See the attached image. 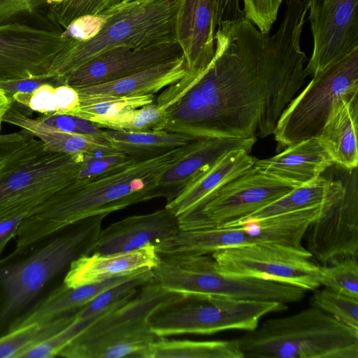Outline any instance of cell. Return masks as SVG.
<instances>
[{
  "label": "cell",
  "instance_id": "816d5d0a",
  "mask_svg": "<svg viewBox=\"0 0 358 358\" xmlns=\"http://www.w3.org/2000/svg\"><path fill=\"white\" fill-rule=\"evenodd\" d=\"M12 99L0 89V106H8L12 103Z\"/></svg>",
  "mask_w": 358,
  "mask_h": 358
},
{
  "label": "cell",
  "instance_id": "f5cc1de1",
  "mask_svg": "<svg viewBox=\"0 0 358 358\" xmlns=\"http://www.w3.org/2000/svg\"><path fill=\"white\" fill-rule=\"evenodd\" d=\"M142 1H143V0H124L119 6H117V7L113 8L112 10H113L115 8H117L118 7H122V6H124L129 5V4L138 3V2H141ZM112 10H110V11H111ZM110 11H108V12H110ZM108 12H107V13H108Z\"/></svg>",
  "mask_w": 358,
  "mask_h": 358
},
{
  "label": "cell",
  "instance_id": "4fadbf2b",
  "mask_svg": "<svg viewBox=\"0 0 358 358\" xmlns=\"http://www.w3.org/2000/svg\"><path fill=\"white\" fill-rule=\"evenodd\" d=\"M345 190L341 199L309 226L307 250L324 265L358 255V182L357 168L345 169Z\"/></svg>",
  "mask_w": 358,
  "mask_h": 358
},
{
  "label": "cell",
  "instance_id": "7c38bea8",
  "mask_svg": "<svg viewBox=\"0 0 358 358\" xmlns=\"http://www.w3.org/2000/svg\"><path fill=\"white\" fill-rule=\"evenodd\" d=\"M294 184L271 177L253 166L219 188L182 230L213 227L235 222L288 194Z\"/></svg>",
  "mask_w": 358,
  "mask_h": 358
},
{
  "label": "cell",
  "instance_id": "52a82bcc",
  "mask_svg": "<svg viewBox=\"0 0 358 358\" xmlns=\"http://www.w3.org/2000/svg\"><path fill=\"white\" fill-rule=\"evenodd\" d=\"M83 155L45 151L32 136L0 171V220L36 208L76 180Z\"/></svg>",
  "mask_w": 358,
  "mask_h": 358
},
{
  "label": "cell",
  "instance_id": "f6af8a7d",
  "mask_svg": "<svg viewBox=\"0 0 358 358\" xmlns=\"http://www.w3.org/2000/svg\"><path fill=\"white\" fill-rule=\"evenodd\" d=\"M55 113L72 115L80 104V98L76 90L63 84L55 88Z\"/></svg>",
  "mask_w": 358,
  "mask_h": 358
},
{
  "label": "cell",
  "instance_id": "9a60e30c",
  "mask_svg": "<svg viewBox=\"0 0 358 358\" xmlns=\"http://www.w3.org/2000/svg\"><path fill=\"white\" fill-rule=\"evenodd\" d=\"M313 39L306 71L313 76L358 48V0H310Z\"/></svg>",
  "mask_w": 358,
  "mask_h": 358
},
{
  "label": "cell",
  "instance_id": "60d3db41",
  "mask_svg": "<svg viewBox=\"0 0 358 358\" xmlns=\"http://www.w3.org/2000/svg\"><path fill=\"white\" fill-rule=\"evenodd\" d=\"M36 119L48 127L62 132L105 141L103 129L99 128L94 122L77 115L51 113L42 115Z\"/></svg>",
  "mask_w": 358,
  "mask_h": 358
},
{
  "label": "cell",
  "instance_id": "8fae6325",
  "mask_svg": "<svg viewBox=\"0 0 358 358\" xmlns=\"http://www.w3.org/2000/svg\"><path fill=\"white\" fill-rule=\"evenodd\" d=\"M218 268L235 276L261 278L314 291L320 267L306 248L266 243L220 249L211 254Z\"/></svg>",
  "mask_w": 358,
  "mask_h": 358
},
{
  "label": "cell",
  "instance_id": "f35d334b",
  "mask_svg": "<svg viewBox=\"0 0 358 358\" xmlns=\"http://www.w3.org/2000/svg\"><path fill=\"white\" fill-rule=\"evenodd\" d=\"M103 314L85 320L76 319L64 329L26 351L20 358H51L59 356L68 344Z\"/></svg>",
  "mask_w": 358,
  "mask_h": 358
},
{
  "label": "cell",
  "instance_id": "7bdbcfd3",
  "mask_svg": "<svg viewBox=\"0 0 358 358\" xmlns=\"http://www.w3.org/2000/svg\"><path fill=\"white\" fill-rule=\"evenodd\" d=\"M46 83L55 87L62 85L57 78L45 75L32 78L1 81L0 89L11 99V96L15 93H32Z\"/></svg>",
  "mask_w": 358,
  "mask_h": 358
},
{
  "label": "cell",
  "instance_id": "d6a6232c",
  "mask_svg": "<svg viewBox=\"0 0 358 358\" xmlns=\"http://www.w3.org/2000/svg\"><path fill=\"white\" fill-rule=\"evenodd\" d=\"M166 117V108L155 101L111 117L96 118L91 122L104 129L145 132L164 130Z\"/></svg>",
  "mask_w": 358,
  "mask_h": 358
},
{
  "label": "cell",
  "instance_id": "4316f807",
  "mask_svg": "<svg viewBox=\"0 0 358 358\" xmlns=\"http://www.w3.org/2000/svg\"><path fill=\"white\" fill-rule=\"evenodd\" d=\"M344 190L341 179L333 180L320 176L313 181L296 187L286 195L246 217L222 225L240 224L305 208L327 209L341 199Z\"/></svg>",
  "mask_w": 358,
  "mask_h": 358
},
{
  "label": "cell",
  "instance_id": "ab89813d",
  "mask_svg": "<svg viewBox=\"0 0 358 358\" xmlns=\"http://www.w3.org/2000/svg\"><path fill=\"white\" fill-rule=\"evenodd\" d=\"M140 159L118 151L99 155H84L83 166L76 179H92L111 174Z\"/></svg>",
  "mask_w": 358,
  "mask_h": 358
},
{
  "label": "cell",
  "instance_id": "ba28073f",
  "mask_svg": "<svg viewBox=\"0 0 358 358\" xmlns=\"http://www.w3.org/2000/svg\"><path fill=\"white\" fill-rule=\"evenodd\" d=\"M323 210L315 207L236 225L180 229L157 250V253L211 255L220 249L266 243L303 249L306 248L302 245V239L310 224Z\"/></svg>",
  "mask_w": 358,
  "mask_h": 358
},
{
  "label": "cell",
  "instance_id": "d6986e66",
  "mask_svg": "<svg viewBox=\"0 0 358 358\" xmlns=\"http://www.w3.org/2000/svg\"><path fill=\"white\" fill-rule=\"evenodd\" d=\"M255 159L243 150L229 152L194 174L165 207L176 215L180 226L193 218L219 188L251 168Z\"/></svg>",
  "mask_w": 358,
  "mask_h": 358
},
{
  "label": "cell",
  "instance_id": "484cf974",
  "mask_svg": "<svg viewBox=\"0 0 358 358\" xmlns=\"http://www.w3.org/2000/svg\"><path fill=\"white\" fill-rule=\"evenodd\" d=\"M3 122L15 125L39 139L48 152L69 155H99L117 151L105 141L52 129L36 118H31L13 102L6 110Z\"/></svg>",
  "mask_w": 358,
  "mask_h": 358
},
{
  "label": "cell",
  "instance_id": "44dd1931",
  "mask_svg": "<svg viewBox=\"0 0 358 358\" xmlns=\"http://www.w3.org/2000/svg\"><path fill=\"white\" fill-rule=\"evenodd\" d=\"M257 139L228 137L198 138L188 145L185 152L161 176L158 189L161 198L171 200L199 170L225 154L236 150L251 152Z\"/></svg>",
  "mask_w": 358,
  "mask_h": 358
},
{
  "label": "cell",
  "instance_id": "74e56055",
  "mask_svg": "<svg viewBox=\"0 0 358 358\" xmlns=\"http://www.w3.org/2000/svg\"><path fill=\"white\" fill-rule=\"evenodd\" d=\"M310 304L358 330V299L324 287L315 289L310 298Z\"/></svg>",
  "mask_w": 358,
  "mask_h": 358
},
{
  "label": "cell",
  "instance_id": "ee69618b",
  "mask_svg": "<svg viewBox=\"0 0 358 358\" xmlns=\"http://www.w3.org/2000/svg\"><path fill=\"white\" fill-rule=\"evenodd\" d=\"M55 88L49 83L40 86L31 94L27 108L42 115L55 113Z\"/></svg>",
  "mask_w": 358,
  "mask_h": 358
},
{
  "label": "cell",
  "instance_id": "cb8c5ba5",
  "mask_svg": "<svg viewBox=\"0 0 358 358\" xmlns=\"http://www.w3.org/2000/svg\"><path fill=\"white\" fill-rule=\"evenodd\" d=\"M357 120L358 96L342 99L334 104L315 136L334 164L347 170L356 169L358 164Z\"/></svg>",
  "mask_w": 358,
  "mask_h": 358
},
{
  "label": "cell",
  "instance_id": "2e32d148",
  "mask_svg": "<svg viewBox=\"0 0 358 358\" xmlns=\"http://www.w3.org/2000/svg\"><path fill=\"white\" fill-rule=\"evenodd\" d=\"M183 55L177 42L134 49L119 46L108 50L62 79L73 88L99 85L120 79Z\"/></svg>",
  "mask_w": 358,
  "mask_h": 358
},
{
  "label": "cell",
  "instance_id": "277c9868",
  "mask_svg": "<svg viewBox=\"0 0 358 358\" xmlns=\"http://www.w3.org/2000/svg\"><path fill=\"white\" fill-rule=\"evenodd\" d=\"M237 341L243 358H358V330L312 306Z\"/></svg>",
  "mask_w": 358,
  "mask_h": 358
},
{
  "label": "cell",
  "instance_id": "8d00e7d4",
  "mask_svg": "<svg viewBox=\"0 0 358 358\" xmlns=\"http://www.w3.org/2000/svg\"><path fill=\"white\" fill-rule=\"evenodd\" d=\"M124 0H64L50 4L47 17L53 24L64 29L72 20L87 14L106 13Z\"/></svg>",
  "mask_w": 358,
  "mask_h": 358
},
{
  "label": "cell",
  "instance_id": "30bf717a",
  "mask_svg": "<svg viewBox=\"0 0 358 358\" xmlns=\"http://www.w3.org/2000/svg\"><path fill=\"white\" fill-rule=\"evenodd\" d=\"M357 94L358 48L313 75L290 102L273 134L278 148L316 136L334 104Z\"/></svg>",
  "mask_w": 358,
  "mask_h": 358
},
{
  "label": "cell",
  "instance_id": "f546056e",
  "mask_svg": "<svg viewBox=\"0 0 358 358\" xmlns=\"http://www.w3.org/2000/svg\"><path fill=\"white\" fill-rule=\"evenodd\" d=\"M103 138L116 150L141 159L162 155L198 138L166 130L127 132L104 129Z\"/></svg>",
  "mask_w": 358,
  "mask_h": 358
},
{
  "label": "cell",
  "instance_id": "83f0119b",
  "mask_svg": "<svg viewBox=\"0 0 358 358\" xmlns=\"http://www.w3.org/2000/svg\"><path fill=\"white\" fill-rule=\"evenodd\" d=\"M159 337L150 326L88 341L73 340L59 354L66 358H146Z\"/></svg>",
  "mask_w": 358,
  "mask_h": 358
},
{
  "label": "cell",
  "instance_id": "e575fe53",
  "mask_svg": "<svg viewBox=\"0 0 358 358\" xmlns=\"http://www.w3.org/2000/svg\"><path fill=\"white\" fill-rule=\"evenodd\" d=\"M155 99V94L83 99H80V104L72 115L90 121L111 117L124 111L154 103Z\"/></svg>",
  "mask_w": 358,
  "mask_h": 358
},
{
  "label": "cell",
  "instance_id": "8992f818",
  "mask_svg": "<svg viewBox=\"0 0 358 358\" xmlns=\"http://www.w3.org/2000/svg\"><path fill=\"white\" fill-rule=\"evenodd\" d=\"M153 280L164 289L185 297H229L278 301H301L306 290L289 284L222 272L211 255L158 254Z\"/></svg>",
  "mask_w": 358,
  "mask_h": 358
},
{
  "label": "cell",
  "instance_id": "5bb4252c",
  "mask_svg": "<svg viewBox=\"0 0 358 358\" xmlns=\"http://www.w3.org/2000/svg\"><path fill=\"white\" fill-rule=\"evenodd\" d=\"M63 29H46L15 22L0 25V79L16 80L48 74L70 39Z\"/></svg>",
  "mask_w": 358,
  "mask_h": 358
},
{
  "label": "cell",
  "instance_id": "7dc6e473",
  "mask_svg": "<svg viewBox=\"0 0 358 358\" xmlns=\"http://www.w3.org/2000/svg\"><path fill=\"white\" fill-rule=\"evenodd\" d=\"M217 27L222 23L245 17L240 0H215Z\"/></svg>",
  "mask_w": 358,
  "mask_h": 358
},
{
  "label": "cell",
  "instance_id": "ac0fdd59",
  "mask_svg": "<svg viewBox=\"0 0 358 358\" xmlns=\"http://www.w3.org/2000/svg\"><path fill=\"white\" fill-rule=\"evenodd\" d=\"M174 28L187 72L202 73L215 51V0H178Z\"/></svg>",
  "mask_w": 358,
  "mask_h": 358
},
{
  "label": "cell",
  "instance_id": "11a10c76",
  "mask_svg": "<svg viewBox=\"0 0 358 358\" xmlns=\"http://www.w3.org/2000/svg\"><path fill=\"white\" fill-rule=\"evenodd\" d=\"M48 1L50 3V4H53V3H59L62 1H64V0H48Z\"/></svg>",
  "mask_w": 358,
  "mask_h": 358
},
{
  "label": "cell",
  "instance_id": "d4e9b609",
  "mask_svg": "<svg viewBox=\"0 0 358 358\" xmlns=\"http://www.w3.org/2000/svg\"><path fill=\"white\" fill-rule=\"evenodd\" d=\"M187 73L184 56L111 82L75 88L80 99L155 94Z\"/></svg>",
  "mask_w": 358,
  "mask_h": 358
},
{
  "label": "cell",
  "instance_id": "b9f144b4",
  "mask_svg": "<svg viewBox=\"0 0 358 358\" xmlns=\"http://www.w3.org/2000/svg\"><path fill=\"white\" fill-rule=\"evenodd\" d=\"M110 15V13H99L76 17L62 30V36L78 42H87L101 31Z\"/></svg>",
  "mask_w": 358,
  "mask_h": 358
},
{
  "label": "cell",
  "instance_id": "9c48e42d",
  "mask_svg": "<svg viewBox=\"0 0 358 358\" xmlns=\"http://www.w3.org/2000/svg\"><path fill=\"white\" fill-rule=\"evenodd\" d=\"M287 308V304L278 301L185 297L157 310L149 324L158 337L213 334L231 329L250 331L259 325L263 316Z\"/></svg>",
  "mask_w": 358,
  "mask_h": 358
},
{
  "label": "cell",
  "instance_id": "5b68a950",
  "mask_svg": "<svg viewBox=\"0 0 358 358\" xmlns=\"http://www.w3.org/2000/svg\"><path fill=\"white\" fill-rule=\"evenodd\" d=\"M178 0H143L118 7L101 31L87 42L69 40L55 57L48 76L62 79L92 58L111 48H145L176 42L175 15Z\"/></svg>",
  "mask_w": 358,
  "mask_h": 358
},
{
  "label": "cell",
  "instance_id": "4dcf8cb0",
  "mask_svg": "<svg viewBox=\"0 0 358 358\" xmlns=\"http://www.w3.org/2000/svg\"><path fill=\"white\" fill-rule=\"evenodd\" d=\"M146 358H243L237 339L198 341L159 337L151 343Z\"/></svg>",
  "mask_w": 358,
  "mask_h": 358
},
{
  "label": "cell",
  "instance_id": "db71d44e",
  "mask_svg": "<svg viewBox=\"0 0 358 358\" xmlns=\"http://www.w3.org/2000/svg\"><path fill=\"white\" fill-rule=\"evenodd\" d=\"M9 106H0V131H1V124L3 122V115H4L6 110L8 109V108ZM0 134H1V133H0Z\"/></svg>",
  "mask_w": 358,
  "mask_h": 358
},
{
  "label": "cell",
  "instance_id": "bcb514c9",
  "mask_svg": "<svg viewBox=\"0 0 358 358\" xmlns=\"http://www.w3.org/2000/svg\"><path fill=\"white\" fill-rule=\"evenodd\" d=\"M30 15L31 10L26 0H0V25L20 22Z\"/></svg>",
  "mask_w": 358,
  "mask_h": 358
},
{
  "label": "cell",
  "instance_id": "ffe728a7",
  "mask_svg": "<svg viewBox=\"0 0 358 358\" xmlns=\"http://www.w3.org/2000/svg\"><path fill=\"white\" fill-rule=\"evenodd\" d=\"M185 297L164 289L152 279L135 296L103 314L73 340H92L150 326L149 320L157 310Z\"/></svg>",
  "mask_w": 358,
  "mask_h": 358
},
{
  "label": "cell",
  "instance_id": "681fc988",
  "mask_svg": "<svg viewBox=\"0 0 358 358\" xmlns=\"http://www.w3.org/2000/svg\"><path fill=\"white\" fill-rule=\"evenodd\" d=\"M13 153L14 148L10 141L6 136L0 134V171Z\"/></svg>",
  "mask_w": 358,
  "mask_h": 358
},
{
  "label": "cell",
  "instance_id": "d590c367",
  "mask_svg": "<svg viewBox=\"0 0 358 358\" xmlns=\"http://www.w3.org/2000/svg\"><path fill=\"white\" fill-rule=\"evenodd\" d=\"M320 282L326 288L358 299L357 257H345L320 266Z\"/></svg>",
  "mask_w": 358,
  "mask_h": 358
},
{
  "label": "cell",
  "instance_id": "7a4b0ae2",
  "mask_svg": "<svg viewBox=\"0 0 358 358\" xmlns=\"http://www.w3.org/2000/svg\"><path fill=\"white\" fill-rule=\"evenodd\" d=\"M106 216L85 218L0 258V337L63 283L75 259L92 252Z\"/></svg>",
  "mask_w": 358,
  "mask_h": 358
},
{
  "label": "cell",
  "instance_id": "836d02e7",
  "mask_svg": "<svg viewBox=\"0 0 358 358\" xmlns=\"http://www.w3.org/2000/svg\"><path fill=\"white\" fill-rule=\"evenodd\" d=\"M152 279V269H146L108 288L83 306L77 313V319H89L114 309L135 296L143 285Z\"/></svg>",
  "mask_w": 358,
  "mask_h": 358
},
{
  "label": "cell",
  "instance_id": "9f6ffc18",
  "mask_svg": "<svg viewBox=\"0 0 358 358\" xmlns=\"http://www.w3.org/2000/svg\"><path fill=\"white\" fill-rule=\"evenodd\" d=\"M1 81H3V80H2L1 79H0V82H1Z\"/></svg>",
  "mask_w": 358,
  "mask_h": 358
},
{
  "label": "cell",
  "instance_id": "7402d4cb",
  "mask_svg": "<svg viewBox=\"0 0 358 358\" xmlns=\"http://www.w3.org/2000/svg\"><path fill=\"white\" fill-rule=\"evenodd\" d=\"M159 262L153 245L127 252L102 255L92 252L75 259L63 280L75 288L152 269Z\"/></svg>",
  "mask_w": 358,
  "mask_h": 358
},
{
  "label": "cell",
  "instance_id": "c3c4849f",
  "mask_svg": "<svg viewBox=\"0 0 358 358\" xmlns=\"http://www.w3.org/2000/svg\"><path fill=\"white\" fill-rule=\"evenodd\" d=\"M34 213L28 211L0 220V257L9 241L15 237L22 224Z\"/></svg>",
  "mask_w": 358,
  "mask_h": 358
},
{
  "label": "cell",
  "instance_id": "f907efd6",
  "mask_svg": "<svg viewBox=\"0 0 358 358\" xmlns=\"http://www.w3.org/2000/svg\"><path fill=\"white\" fill-rule=\"evenodd\" d=\"M31 10L32 15L38 13L40 10L48 8L50 3L48 0H26Z\"/></svg>",
  "mask_w": 358,
  "mask_h": 358
},
{
  "label": "cell",
  "instance_id": "6da1fadb",
  "mask_svg": "<svg viewBox=\"0 0 358 358\" xmlns=\"http://www.w3.org/2000/svg\"><path fill=\"white\" fill-rule=\"evenodd\" d=\"M309 1L286 0L272 36L245 17L218 26L209 66L162 92L167 106L164 130L194 138L273 135L308 77L301 38Z\"/></svg>",
  "mask_w": 358,
  "mask_h": 358
},
{
  "label": "cell",
  "instance_id": "603a6c76",
  "mask_svg": "<svg viewBox=\"0 0 358 358\" xmlns=\"http://www.w3.org/2000/svg\"><path fill=\"white\" fill-rule=\"evenodd\" d=\"M334 162L316 137L286 147L269 158L256 159L253 166L260 172L296 186L322 176Z\"/></svg>",
  "mask_w": 358,
  "mask_h": 358
},
{
  "label": "cell",
  "instance_id": "e0dca14e",
  "mask_svg": "<svg viewBox=\"0 0 358 358\" xmlns=\"http://www.w3.org/2000/svg\"><path fill=\"white\" fill-rule=\"evenodd\" d=\"M180 229L178 217L166 207L129 216L101 229L92 252H127L149 245H153L157 251Z\"/></svg>",
  "mask_w": 358,
  "mask_h": 358
},
{
  "label": "cell",
  "instance_id": "3957f363",
  "mask_svg": "<svg viewBox=\"0 0 358 358\" xmlns=\"http://www.w3.org/2000/svg\"><path fill=\"white\" fill-rule=\"evenodd\" d=\"M189 144L140 159L111 174L76 179L27 218L15 236V248L26 246L85 218L108 215L136 203L161 198L157 187L161 176L185 152Z\"/></svg>",
  "mask_w": 358,
  "mask_h": 358
},
{
  "label": "cell",
  "instance_id": "f1b7e54d",
  "mask_svg": "<svg viewBox=\"0 0 358 358\" xmlns=\"http://www.w3.org/2000/svg\"><path fill=\"white\" fill-rule=\"evenodd\" d=\"M136 273L75 288L68 287L62 283L26 317L19 327L32 322L49 321L77 311L101 292L127 280Z\"/></svg>",
  "mask_w": 358,
  "mask_h": 358
},
{
  "label": "cell",
  "instance_id": "1f68e13d",
  "mask_svg": "<svg viewBox=\"0 0 358 358\" xmlns=\"http://www.w3.org/2000/svg\"><path fill=\"white\" fill-rule=\"evenodd\" d=\"M78 310L49 321L27 324L1 336L0 358H20L26 351L73 322Z\"/></svg>",
  "mask_w": 358,
  "mask_h": 358
}]
</instances>
